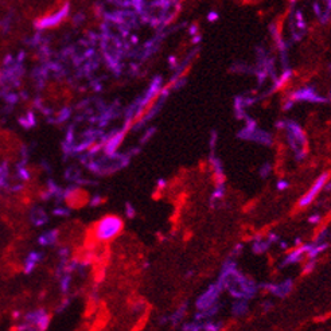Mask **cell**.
Segmentation results:
<instances>
[{"label":"cell","mask_w":331,"mask_h":331,"mask_svg":"<svg viewBox=\"0 0 331 331\" xmlns=\"http://www.w3.org/2000/svg\"><path fill=\"white\" fill-rule=\"evenodd\" d=\"M221 285L225 288H228L229 292L232 295L237 296V298H249L254 294L256 291V285L252 280L247 279L245 276L238 274L234 264L225 265L223 267L222 277H221Z\"/></svg>","instance_id":"obj_1"},{"label":"cell","mask_w":331,"mask_h":331,"mask_svg":"<svg viewBox=\"0 0 331 331\" xmlns=\"http://www.w3.org/2000/svg\"><path fill=\"white\" fill-rule=\"evenodd\" d=\"M123 220L117 216H105L93 226V236L99 241H110L123 230Z\"/></svg>","instance_id":"obj_2"},{"label":"cell","mask_w":331,"mask_h":331,"mask_svg":"<svg viewBox=\"0 0 331 331\" xmlns=\"http://www.w3.org/2000/svg\"><path fill=\"white\" fill-rule=\"evenodd\" d=\"M221 288H222V285L221 284L210 285V287L199 296V299H198L197 302L198 308L202 311L214 308L213 305H214V303L217 302V298L218 295H220V292H221Z\"/></svg>","instance_id":"obj_3"},{"label":"cell","mask_w":331,"mask_h":331,"mask_svg":"<svg viewBox=\"0 0 331 331\" xmlns=\"http://www.w3.org/2000/svg\"><path fill=\"white\" fill-rule=\"evenodd\" d=\"M329 178H330V175H329L327 172L322 174V175L316 179L315 183L311 186L310 190L305 193L303 197L300 198L299 207H305V206H308V205H311V203L314 202V199L316 198V195H318V194L321 193L322 189L325 187V185H326L327 181H329Z\"/></svg>","instance_id":"obj_4"},{"label":"cell","mask_w":331,"mask_h":331,"mask_svg":"<svg viewBox=\"0 0 331 331\" xmlns=\"http://www.w3.org/2000/svg\"><path fill=\"white\" fill-rule=\"evenodd\" d=\"M287 130H288V136H290V143L292 148L296 151V154H303L304 152L305 139L303 132L296 124L288 123L287 124Z\"/></svg>","instance_id":"obj_5"},{"label":"cell","mask_w":331,"mask_h":331,"mask_svg":"<svg viewBox=\"0 0 331 331\" xmlns=\"http://www.w3.org/2000/svg\"><path fill=\"white\" fill-rule=\"evenodd\" d=\"M69 14V5H63L62 8L57 12H54L52 15H47L45 18H41L39 21L36 22V27L38 28H50V27H54L59 25L61 22L65 19Z\"/></svg>","instance_id":"obj_6"},{"label":"cell","mask_w":331,"mask_h":331,"mask_svg":"<svg viewBox=\"0 0 331 331\" xmlns=\"http://www.w3.org/2000/svg\"><path fill=\"white\" fill-rule=\"evenodd\" d=\"M89 195L88 193L83 192V189H74V190H70V192L66 193L65 195V202L69 207L72 209H80L83 207V205L88 203Z\"/></svg>","instance_id":"obj_7"},{"label":"cell","mask_w":331,"mask_h":331,"mask_svg":"<svg viewBox=\"0 0 331 331\" xmlns=\"http://www.w3.org/2000/svg\"><path fill=\"white\" fill-rule=\"evenodd\" d=\"M292 290V281L291 280H287L284 283L277 285H269L268 291H271L272 294L277 296H285L287 294H290V291Z\"/></svg>","instance_id":"obj_8"},{"label":"cell","mask_w":331,"mask_h":331,"mask_svg":"<svg viewBox=\"0 0 331 331\" xmlns=\"http://www.w3.org/2000/svg\"><path fill=\"white\" fill-rule=\"evenodd\" d=\"M295 100H308V101H322L321 97H318L311 89H300L294 94Z\"/></svg>","instance_id":"obj_9"},{"label":"cell","mask_w":331,"mask_h":331,"mask_svg":"<svg viewBox=\"0 0 331 331\" xmlns=\"http://www.w3.org/2000/svg\"><path fill=\"white\" fill-rule=\"evenodd\" d=\"M123 136L124 134H117L113 138H110L108 140V143L105 144V151H107V154H113L114 150L119 147V144L121 143V140H123Z\"/></svg>","instance_id":"obj_10"},{"label":"cell","mask_w":331,"mask_h":331,"mask_svg":"<svg viewBox=\"0 0 331 331\" xmlns=\"http://www.w3.org/2000/svg\"><path fill=\"white\" fill-rule=\"evenodd\" d=\"M303 254H307V250H305V247H302L299 249H295V250H292L288 256H287V259H285V263L287 264H292V263H296V261H299L302 257H303Z\"/></svg>","instance_id":"obj_11"},{"label":"cell","mask_w":331,"mask_h":331,"mask_svg":"<svg viewBox=\"0 0 331 331\" xmlns=\"http://www.w3.org/2000/svg\"><path fill=\"white\" fill-rule=\"evenodd\" d=\"M277 187H279V190H284L285 187H288V183L285 181H280L279 183H277Z\"/></svg>","instance_id":"obj_12"},{"label":"cell","mask_w":331,"mask_h":331,"mask_svg":"<svg viewBox=\"0 0 331 331\" xmlns=\"http://www.w3.org/2000/svg\"><path fill=\"white\" fill-rule=\"evenodd\" d=\"M319 221H321V217H319V216H311L310 217V222L316 223L319 222Z\"/></svg>","instance_id":"obj_13"}]
</instances>
